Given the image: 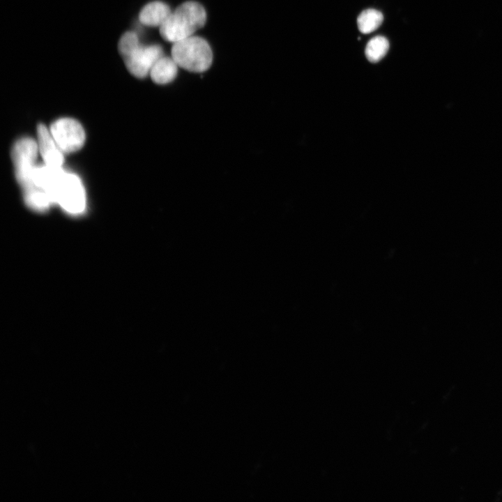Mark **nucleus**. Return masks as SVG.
I'll return each instance as SVG.
<instances>
[{
    "label": "nucleus",
    "instance_id": "f257e3e1",
    "mask_svg": "<svg viewBox=\"0 0 502 502\" xmlns=\"http://www.w3.org/2000/svg\"><path fill=\"white\" fill-rule=\"evenodd\" d=\"M206 20L204 7L197 2L187 1L172 11L160 26V33L164 40L174 43L193 36Z\"/></svg>",
    "mask_w": 502,
    "mask_h": 502
},
{
    "label": "nucleus",
    "instance_id": "f03ea898",
    "mask_svg": "<svg viewBox=\"0 0 502 502\" xmlns=\"http://www.w3.org/2000/svg\"><path fill=\"white\" fill-rule=\"evenodd\" d=\"M171 54L178 67L194 73L206 71L213 60L208 43L204 38L195 36L174 43Z\"/></svg>",
    "mask_w": 502,
    "mask_h": 502
},
{
    "label": "nucleus",
    "instance_id": "7ed1b4c3",
    "mask_svg": "<svg viewBox=\"0 0 502 502\" xmlns=\"http://www.w3.org/2000/svg\"><path fill=\"white\" fill-rule=\"evenodd\" d=\"M49 195L68 213L79 215L85 209L84 188L75 174L63 170Z\"/></svg>",
    "mask_w": 502,
    "mask_h": 502
},
{
    "label": "nucleus",
    "instance_id": "20e7f679",
    "mask_svg": "<svg viewBox=\"0 0 502 502\" xmlns=\"http://www.w3.org/2000/svg\"><path fill=\"white\" fill-rule=\"evenodd\" d=\"M38 143L29 137L17 140L12 149L16 178L24 190L34 187L32 174L38 152Z\"/></svg>",
    "mask_w": 502,
    "mask_h": 502
},
{
    "label": "nucleus",
    "instance_id": "39448f33",
    "mask_svg": "<svg viewBox=\"0 0 502 502\" xmlns=\"http://www.w3.org/2000/svg\"><path fill=\"white\" fill-rule=\"evenodd\" d=\"M50 132L63 153H72L80 149L85 141V132L76 120L62 118L50 126Z\"/></svg>",
    "mask_w": 502,
    "mask_h": 502
},
{
    "label": "nucleus",
    "instance_id": "423d86ee",
    "mask_svg": "<svg viewBox=\"0 0 502 502\" xmlns=\"http://www.w3.org/2000/svg\"><path fill=\"white\" fill-rule=\"evenodd\" d=\"M162 56V50L157 45H140L129 56L124 58L125 65L128 71L138 78H144L157 61Z\"/></svg>",
    "mask_w": 502,
    "mask_h": 502
},
{
    "label": "nucleus",
    "instance_id": "0eeeda50",
    "mask_svg": "<svg viewBox=\"0 0 502 502\" xmlns=\"http://www.w3.org/2000/svg\"><path fill=\"white\" fill-rule=\"evenodd\" d=\"M38 151L45 164L47 166L61 168L64 162L63 152L56 144L50 130L43 124L37 128Z\"/></svg>",
    "mask_w": 502,
    "mask_h": 502
},
{
    "label": "nucleus",
    "instance_id": "6e6552de",
    "mask_svg": "<svg viewBox=\"0 0 502 502\" xmlns=\"http://www.w3.org/2000/svg\"><path fill=\"white\" fill-rule=\"evenodd\" d=\"M172 13L170 8L162 1L151 2L141 10L140 22L146 26H160Z\"/></svg>",
    "mask_w": 502,
    "mask_h": 502
},
{
    "label": "nucleus",
    "instance_id": "1a4fd4ad",
    "mask_svg": "<svg viewBox=\"0 0 502 502\" xmlns=\"http://www.w3.org/2000/svg\"><path fill=\"white\" fill-rule=\"evenodd\" d=\"M178 67L172 57L162 56L154 63L149 74L155 83L165 84L175 79Z\"/></svg>",
    "mask_w": 502,
    "mask_h": 502
},
{
    "label": "nucleus",
    "instance_id": "9d476101",
    "mask_svg": "<svg viewBox=\"0 0 502 502\" xmlns=\"http://www.w3.org/2000/svg\"><path fill=\"white\" fill-rule=\"evenodd\" d=\"M24 197L27 206L38 212L47 211L54 204L47 192L35 186L25 190Z\"/></svg>",
    "mask_w": 502,
    "mask_h": 502
},
{
    "label": "nucleus",
    "instance_id": "9b49d317",
    "mask_svg": "<svg viewBox=\"0 0 502 502\" xmlns=\"http://www.w3.org/2000/svg\"><path fill=\"white\" fill-rule=\"evenodd\" d=\"M383 20V14L375 9H367L360 13L357 18L359 31L365 34L375 31Z\"/></svg>",
    "mask_w": 502,
    "mask_h": 502
},
{
    "label": "nucleus",
    "instance_id": "f8f14e48",
    "mask_svg": "<svg viewBox=\"0 0 502 502\" xmlns=\"http://www.w3.org/2000/svg\"><path fill=\"white\" fill-rule=\"evenodd\" d=\"M389 48V42L382 36L372 38L365 47V56L371 63H376L386 54Z\"/></svg>",
    "mask_w": 502,
    "mask_h": 502
},
{
    "label": "nucleus",
    "instance_id": "ddd939ff",
    "mask_svg": "<svg viewBox=\"0 0 502 502\" xmlns=\"http://www.w3.org/2000/svg\"><path fill=\"white\" fill-rule=\"evenodd\" d=\"M141 45L137 35L133 31L126 32L120 38L118 49L123 59L129 56Z\"/></svg>",
    "mask_w": 502,
    "mask_h": 502
}]
</instances>
